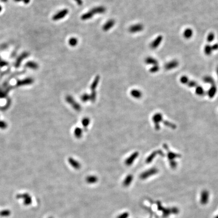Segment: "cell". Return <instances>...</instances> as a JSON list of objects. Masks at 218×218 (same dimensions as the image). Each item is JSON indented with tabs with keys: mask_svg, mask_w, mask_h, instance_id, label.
<instances>
[{
	"mask_svg": "<svg viewBox=\"0 0 218 218\" xmlns=\"http://www.w3.org/2000/svg\"><path fill=\"white\" fill-rule=\"evenodd\" d=\"M158 172H159V170L156 168H151V169L148 170L147 171H144L142 174H141V175L140 176V178L142 179V180L146 179L148 178L149 177H150L153 175H156V174H157L158 173Z\"/></svg>",
	"mask_w": 218,
	"mask_h": 218,
	"instance_id": "obj_1",
	"label": "cell"
},
{
	"mask_svg": "<svg viewBox=\"0 0 218 218\" xmlns=\"http://www.w3.org/2000/svg\"><path fill=\"white\" fill-rule=\"evenodd\" d=\"M163 147L167 152V157L169 162L172 161H175V159L180 158L181 157V156L180 154H176L170 151V150L169 149L168 145L166 144H164Z\"/></svg>",
	"mask_w": 218,
	"mask_h": 218,
	"instance_id": "obj_2",
	"label": "cell"
},
{
	"mask_svg": "<svg viewBox=\"0 0 218 218\" xmlns=\"http://www.w3.org/2000/svg\"><path fill=\"white\" fill-rule=\"evenodd\" d=\"M153 121L154 123L155 128L156 130H159L160 129V123L163 121V115L160 113H157L153 116Z\"/></svg>",
	"mask_w": 218,
	"mask_h": 218,
	"instance_id": "obj_3",
	"label": "cell"
},
{
	"mask_svg": "<svg viewBox=\"0 0 218 218\" xmlns=\"http://www.w3.org/2000/svg\"><path fill=\"white\" fill-rule=\"evenodd\" d=\"M18 199L22 198L23 199V203L25 205H30L32 203V199L28 193L19 194L16 196Z\"/></svg>",
	"mask_w": 218,
	"mask_h": 218,
	"instance_id": "obj_4",
	"label": "cell"
},
{
	"mask_svg": "<svg viewBox=\"0 0 218 218\" xmlns=\"http://www.w3.org/2000/svg\"><path fill=\"white\" fill-rule=\"evenodd\" d=\"M157 155H160L161 156L164 157L165 156L164 153L162 151L159 150H157L154 151V152H153L146 159V163L148 164H150L151 163L153 160L155 159V158L156 157V156Z\"/></svg>",
	"mask_w": 218,
	"mask_h": 218,
	"instance_id": "obj_5",
	"label": "cell"
},
{
	"mask_svg": "<svg viewBox=\"0 0 218 218\" xmlns=\"http://www.w3.org/2000/svg\"><path fill=\"white\" fill-rule=\"evenodd\" d=\"M209 199V192L206 190H204L201 191L200 194V201L202 205H205L208 203Z\"/></svg>",
	"mask_w": 218,
	"mask_h": 218,
	"instance_id": "obj_6",
	"label": "cell"
},
{
	"mask_svg": "<svg viewBox=\"0 0 218 218\" xmlns=\"http://www.w3.org/2000/svg\"><path fill=\"white\" fill-rule=\"evenodd\" d=\"M163 41V36L159 35L150 44V48L153 49H156L160 45Z\"/></svg>",
	"mask_w": 218,
	"mask_h": 218,
	"instance_id": "obj_7",
	"label": "cell"
},
{
	"mask_svg": "<svg viewBox=\"0 0 218 218\" xmlns=\"http://www.w3.org/2000/svg\"><path fill=\"white\" fill-rule=\"evenodd\" d=\"M68 13V10L67 9H63L59 11L57 13H56L55 15H54L53 17V19L54 21L60 20L65 17L67 15Z\"/></svg>",
	"mask_w": 218,
	"mask_h": 218,
	"instance_id": "obj_8",
	"label": "cell"
},
{
	"mask_svg": "<svg viewBox=\"0 0 218 218\" xmlns=\"http://www.w3.org/2000/svg\"><path fill=\"white\" fill-rule=\"evenodd\" d=\"M144 28L143 25L141 24H136L131 26L129 28V31L130 33H134L143 30Z\"/></svg>",
	"mask_w": 218,
	"mask_h": 218,
	"instance_id": "obj_9",
	"label": "cell"
},
{
	"mask_svg": "<svg viewBox=\"0 0 218 218\" xmlns=\"http://www.w3.org/2000/svg\"><path fill=\"white\" fill-rule=\"evenodd\" d=\"M179 65V62L176 60H172L165 65L164 68L167 70H170L176 68Z\"/></svg>",
	"mask_w": 218,
	"mask_h": 218,
	"instance_id": "obj_10",
	"label": "cell"
},
{
	"mask_svg": "<svg viewBox=\"0 0 218 218\" xmlns=\"http://www.w3.org/2000/svg\"><path fill=\"white\" fill-rule=\"evenodd\" d=\"M139 153L138 152H135L133 153L129 157H128L125 161V163L127 166H130L133 164L136 159L138 157Z\"/></svg>",
	"mask_w": 218,
	"mask_h": 218,
	"instance_id": "obj_11",
	"label": "cell"
},
{
	"mask_svg": "<svg viewBox=\"0 0 218 218\" xmlns=\"http://www.w3.org/2000/svg\"><path fill=\"white\" fill-rule=\"evenodd\" d=\"M33 82V80L31 78H26L25 79L22 80H19L17 81V84H16V87L22 86V85H29L31 84Z\"/></svg>",
	"mask_w": 218,
	"mask_h": 218,
	"instance_id": "obj_12",
	"label": "cell"
},
{
	"mask_svg": "<svg viewBox=\"0 0 218 218\" xmlns=\"http://www.w3.org/2000/svg\"><path fill=\"white\" fill-rule=\"evenodd\" d=\"M115 24V21L114 20L111 19L108 20L103 26L102 29L103 31H107L109 29H110L112 27L114 26Z\"/></svg>",
	"mask_w": 218,
	"mask_h": 218,
	"instance_id": "obj_13",
	"label": "cell"
},
{
	"mask_svg": "<svg viewBox=\"0 0 218 218\" xmlns=\"http://www.w3.org/2000/svg\"><path fill=\"white\" fill-rule=\"evenodd\" d=\"M90 11L94 15L95 14H103L105 12L106 9L103 6H98L92 8Z\"/></svg>",
	"mask_w": 218,
	"mask_h": 218,
	"instance_id": "obj_14",
	"label": "cell"
},
{
	"mask_svg": "<svg viewBox=\"0 0 218 218\" xmlns=\"http://www.w3.org/2000/svg\"><path fill=\"white\" fill-rule=\"evenodd\" d=\"M217 91V88L215 84L211 85L210 88L207 91V94L209 98H212L215 95Z\"/></svg>",
	"mask_w": 218,
	"mask_h": 218,
	"instance_id": "obj_15",
	"label": "cell"
},
{
	"mask_svg": "<svg viewBox=\"0 0 218 218\" xmlns=\"http://www.w3.org/2000/svg\"><path fill=\"white\" fill-rule=\"evenodd\" d=\"M145 63L148 65H158V61L155 58L152 57H148L145 59Z\"/></svg>",
	"mask_w": 218,
	"mask_h": 218,
	"instance_id": "obj_16",
	"label": "cell"
},
{
	"mask_svg": "<svg viewBox=\"0 0 218 218\" xmlns=\"http://www.w3.org/2000/svg\"><path fill=\"white\" fill-rule=\"evenodd\" d=\"M133 180V176L132 175H128L125 179H124L123 184L124 187H128L129 186L130 184L131 183L132 181Z\"/></svg>",
	"mask_w": 218,
	"mask_h": 218,
	"instance_id": "obj_17",
	"label": "cell"
},
{
	"mask_svg": "<svg viewBox=\"0 0 218 218\" xmlns=\"http://www.w3.org/2000/svg\"><path fill=\"white\" fill-rule=\"evenodd\" d=\"M25 66L27 68H29L33 70H36L39 68V65L33 61H29L27 62Z\"/></svg>",
	"mask_w": 218,
	"mask_h": 218,
	"instance_id": "obj_18",
	"label": "cell"
},
{
	"mask_svg": "<svg viewBox=\"0 0 218 218\" xmlns=\"http://www.w3.org/2000/svg\"><path fill=\"white\" fill-rule=\"evenodd\" d=\"M29 56V54L27 52H25L24 53H23L21 56L18 58L16 63H15V67H18L20 66V64H21V63L22 62V60L24 59H25L26 58H27L28 56Z\"/></svg>",
	"mask_w": 218,
	"mask_h": 218,
	"instance_id": "obj_19",
	"label": "cell"
},
{
	"mask_svg": "<svg viewBox=\"0 0 218 218\" xmlns=\"http://www.w3.org/2000/svg\"><path fill=\"white\" fill-rule=\"evenodd\" d=\"M193 35V31L190 28H187L185 29L183 32L184 37L186 39H190Z\"/></svg>",
	"mask_w": 218,
	"mask_h": 218,
	"instance_id": "obj_20",
	"label": "cell"
},
{
	"mask_svg": "<svg viewBox=\"0 0 218 218\" xmlns=\"http://www.w3.org/2000/svg\"><path fill=\"white\" fill-rule=\"evenodd\" d=\"M131 95L134 98H140L142 96V92L137 89H133L130 92Z\"/></svg>",
	"mask_w": 218,
	"mask_h": 218,
	"instance_id": "obj_21",
	"label": "cell"
},
{
	"mask_svg": "<svg viewBox=\"0 0 218 218\" xmlns=\"http://www.w3.org/2000/svg\"><path fill=\"white\" fill-rule=\"evenodd\" d=\"M99 76L98 75L96 76L95 78V79H94L93 82L91 84V85L90 86V88L92 90V91H94V90L96 88V87H97L98 83L99 82Z\"/></svg>",
	"mask_w": 218,
	"mask_h": 218,
	"instance_id": "obj_22",
	"label": "cell"
},
{
	"mask_svg": "<svg viewBox=\"0 0 218 218\" xmlns=\"http://www.w3.org/2000/svg\"><path fill=\"white\" fill-rule=\"evenodd\" d=\"M93 15H94V14L92 13V12L91 11H90L83 14L81 16V18L83 20H86L89 19L91 18Z\"/></svg>",
	"mask_w": 218,
	"mask_h": 218,
	"instance_id": "obj_23",
	"label": "cell"
},
{
	"mask_svg": "<svg viewBox=\"0 0 218 218\" xmlns=\"http://www.w3.org/2000/svg\"><path fill=\"white\" fill-rule=\"evenodd\" d=\"M203 80L205 83H209L210 84H211V85H214L215 84V81L213 80V79L209 76H206L203 77Z\"/></svg>",
	"mask_w": 218,
	"mask_h": 218,
	"instance_id": "obj_24",
	"label": "cell"
},
{
	"mask_svg": "<svg viewBox=\"0 0 218 218\" xmlns=\"http://www.w3.org/2000/svg\"><path fill=\"white\" fill-rule=\"evenodd\" d=\"M86 181L88 183L92 184L96 182L97 181V178L94 176H90L86 178Z\"/></svg>",
	"mask_w": 218,
	"mask_h": 218,
	"instance_id": "obj_25",
	"label": "cell"
},
{
	"mask_svg": "<svg viewBox=\"0 0 218 218\" xmlns=\"http://www.w3.org/2000/svg\"><path fill=\"white\" fill-rule=\"evenodd\" d=\"M69 163L71 164V165L73 167H74V168L79 169L80 167L79 163L77 161L74 160V159H72L70 158V159H69Z\"/></svg>",
	"mask_w": 218,
	"mask_h": 218,
	"instance_id": "obj_26",
	"label": "cell"
},
{
	"mask_svg": "<svg viewBox=\"0 0 218 218\" xmlns=\"http://www.w3.org/2000/svg\"><path fill=\"white\" fill-rule=\"evenodd\" d=\"M195 93L199 96H202L205 94V91L202 87L200 86H197L195 89Z\"/></svg>",
	"mask_w": 218,
	"mask_h": 218,
	"instance_id": "obj_27",
	"label": "cell"
},
{
	"mask_svg": "<svg viewBox=\"0 0 218 218\" xmlns=\"http://www.w3.org/2000/svg\"><path fill=\"white\" fill-rule=\"evenodd\" d=\"M212 51H212V49L211 46H210L209 45H206V46L204 47V54H205L206 55H207V56H209V55H210L211 54Z\"/></svg>",
	"mask_w": 218,
	"mask_h": 218,
	"instance_id": "obj_28",
	"label": "cell"
},
{
	"mask_svg": "<svg viewBox=\"0 0 218 218\" xmlns=\"http://www.w3.org/2000/svg\"><path fill=\"white\" fill-rule=\"evenodd\" d=\"M69 44L71 47H75L78 44V40L75 38H72L69 40Z\"/></svg>",
	"mask_w": 218,
	"mask_h": 218,
	"instance_id": "obj_29",
	"label": "cell"
},
{
	"mask_svg": "<svg viewBox=\"0 0 218 218\" xmlns=\"http://www.w3.org/2000/svg\"><path fill=\"white\" fill-rule=\"evenodd\" d=\"M163 122L165 126H167L168 127H170V128H171L172 129H175L176 128V125L173 124V123H171V122H169L168 121H163Z\"/></svg>",
	"mask_w": 218,
	"mask_h": 218,
	"instance_id": "obj_30",
	"label": "cell"
},
{
	"mask_svg": "<svg viewBox=\"0 0 218 218\" xmlns=\"http://www.w3.org/2000/svg\"><path fill=\"white\" fill-rule=\"evenodd\" d=\"M214 39V34L213 32H210L207 36V41L208 43L212 42Z\"/></svg>",
	"mask_w": 218,
	"mask_h": 218,
	"instance_id": "obj_31",
	"label": "cell"
},
{
	"mask_svg": "<svg viewBox=\"0 0 218 218\" xmlns=\"http://www.w3.org/2000/svg\"><path fill=\"white\" fill-rule=\"evenodd\" d=\"M10 214H11V211L8 209L3 210L0 212V215L2 216H9Z\"/></svg>",
	"mask_w": 218,
	"mask_h": 218,
	"instance_id": "obj_32",
	"label": "cell"
},
{
	"mask_svg": "<svg viewBox=\"0 0 218 218\" xmlns=\"http://www.w3.org/2000/svg\"><path fill=\"white\" fill-rule=\"evenodd\" d=\"M189 80L187 76H182L180 78V82L182 83L183 84H185V85L187 84V83L189 81Z\"/></svg>",
	"mask_w": 218,
	"mask_h": 218,
	"instance_id": "obj_33",
	"label": "cell"
},
{
	"mask_svg": "<svg viewBox=\"0 0 218 218\" xmlns=\"http://www.w3.org/2000/svg\"><path fill=\"white\" fill-rule=\"evenodd\" d=\"M160 69V67L159 66V65H154L153 66V67H152L151 68V69H150V71L151 73H156L158 71H159Z\"/></svg>",
	"mask_w": 218,
	"mask_h": 218,
	"instance_id": "obj_34",
	"label": "cell"
},
{
	"mask_svg": "<svg viewBox=\"0 0 218 218\" xmlns=\"http://www.w3.org/2000/svg\"><path fill=\"white\" fill-rule=\"evenodd\" d=\"M186 85H188L189 87H195L198 86V84L196 83V82L193 80H189V81L188 82Z\"/></svg>",
	"mask_w": 218,
	"mask_h": 218,
	"instance_id": "obj_35",
	"label": "cell"
},
{
	"mask_svg": "<svg viewBox=\"0 0 218 218\" xmlns=\"http://www.w3.org/2000/svg\"><path fill=\"white\" fill-rule=\"evenodd\" d=\"M82 133V132L81 129H80V128H78L75 129V130L74 131V134H75L76 137L78 138V137L81 136Z\"/></svg>",
	"mask_w": 218,
	"mask_h": 218,
	"instance_id": "obj_36",
	"label": "cell"
},
{
	"mask_svg": "<svg viewBox=\"0 0 218 218\" xmlns=\"http://www.w3.org/2000/svg\"><path fill=\"white\" fill-rule=\"evenodd\" d=\"M163 212V216L164 217H167L168 216L170 213L171 212V209H168V208H164L163 210H162Z\"/></svg>",
	"mask_w": 218,
	"mask_h": 218,
	"instance_id": "obj_37",
	"label": "cell"
},
{
	"mask_svg": "<svg viewBox=\"0 0 218 218\" xmlns=\"http://www.w3.org/2000/svg\"><path fill=\"white\" fill-rule=\"evenodd\" d=\"M129 216V213L128 212H125L118 215L117 218H128Z\"/></svg>",
	"mask_w": 218,
	"mask_h": 218,
	"instance_id": "obj_38",
	"label": "cell"
},
{
	"mask_svg": "<svg viewBox=\"0 0 218 218\" xmlns=\"http://www.w3.org/2000/svg\"><path fill=\"white\" fill-rule=\"evenodd\" d=\"M81 99L83 100V101H86V100H88V99H90V96L87 94H84L82 97H81Z\"/></svg>",
	"mask_w": 218,
	"mask_h": 218,
	"instance_id": "obj_39",
	"label": "cell"
},
{
	"mask_svg": "<svg viewBox=\"0 0 218 218\" xmlns=\"http://www.w3.org/2000/svg\"><path fill=\"white\" fill-rule=\"evenodd\" d=\"M96 93L95 92V91H92V92H91L90 95V99L91 100L94 101L96 99Z\"/></svg>",
	"mask_w": 218,
	"mask_h": 218,
	"instance_id": "obj_40",
	"label": "cell"
},
{
	"mask_svg": "<svg viewBox=\"0 0 218 218\" xmlns=\"http://www.w3.org/2000/svg\"><path fill=\"white\" fill-rule=\"evenodd\" d=\"M89 122H90L89 119L87 118L83 119V120H82V124L84 126H87V125L89 124Z\"/></svg>",
	"mask_w": 218,
	"mask_h": 218,
	"instance_id": "obj_41",
	"label": "cell"
},
{
	"mask_svg": "<svg viewBox=\"0 0 218 218\" xmlns=\"http://www.w3.org/2000/svg\"><path fill=\"white\" fill-rule=\"evenodd\" d=\"M171 213H173L174 214H177L178 213V212H179V210L177 207H174L171 208Z\"/></svg>",
	"mask_w": 218,
	"mask_h": 218,
	"instance_id": "obj_42",
	"label": "cell"
},
{
	"mask_svg": "<svg viewBox=\"0 0 218 218\" xmlns=\"http://www.w3.org/2000/svg\"><path fill=\"white\" fill-rule=\"evenodd\" d=\"M7 125L6 122L2 121H0V128L5 129L7 127Z\"/></svg>",
	"mask_w": 218,
	"mask_h": 218,
	"instance_id": "obj_43",
	"label": "cell"
},
{
	"mask_svg": "<svg viewBox=\"0 0 218 218\" xmlns=\"http://www.w3.org/2000/svg\"><path fill=\"white\" fill-rule=\"evenodd\" d=\"M169 163H170V165L172 169H175V168L177 167V163L175 161H172V162H169Z\"/></svg>",
	"mask_w": 218,
	"mask_h": 218,
	"instance_id": "obj_44",
	"label": "cell"
},
{
	"mask_svg": "<svg viewBox=\"0 0 218 218\" xmlns=\"http://www.w3.org/2000/svg\"><path fill=\"white\" fill-rule=\"evenodd\" d=\"M7 65V63L6 62H5L3 60H2L0 58V67H4Z\"/></svg>",
	"mask_w": 218,
	"mask_h": 218,
	"instance_id": "obj_45",
	"label": "cell"
},
{
	"mask_svg": "<svg viewBox=\"0 0 218 218\" xmlns=\"http://www.w3.org/2000/svg\"><path fill=\"white\" fill-rule=\"evenodd\" d=\"M212 51H216L218 50V44H215L211 46Z\"/></svg>",
	"mask_w": 218,
	"mask_h": 218,
	"instance_id": "obj_46",
	"label": "cell"
},
{
	"mask_svg": "<svg viewBox=\"0 0 218 218\" xmlns=\"http://www.w3.org/2000/svg\"><path fill=\"white\" fill-rule=\"evenodd\" d=\"M75 1L76 2V3L78 4V5L81 6V5H82L83 2H82V0H75Z\"/></svg>",
	"mask_w": 218,
	"mask_h": 218,
	"instance_id": "obj_47",
	"label": "cell"
},
{
	"mask_svg": "<svg viewBox=\"0 0 218 218\" xmlns=\"http://www.w3.org/2000/svg\"><path fill=\"white\" fill-rule=\"evenodd\" d=\"M23 1L25 4H28L30 2V0H23Z\"/></svg>",
	"mask_w": 218,
	"mask_h": 218,
	"instance_id": "obj_48",
	"label": "cell"
},
{
	"mask_svg": "<svg viewBox=\"0 0 218 218\" xmlns=\"http://www.w3.org/2000/svg\"><path fill=\"white\" fill-rule=\"evenodd\" d=\"M216 73H217V76H218V66H217V68H216Z\"/></svg>",
	"mask_w": 218,
	"mask_h": 218,
	"instance_id": "obj_49",
	"label": "cell"
},
{
	"mask_svg": "<svg viewBox=\"0 0 218 218\" xmlns=\"http://www.w3.org/2000/svg\"><path fill=\"white\" fill-rule=\"evenodd\" d=\"M15 1H16V2H19V1H23V0H14Z\"/></svg>",
	"mask_w": 218,
	"mask_h": 218,
	"instance_id": "obj_50",
	"label": "cell"
},
{
	"mask_svg": "<svg viewBox=\"0 0 218 218\" xmlns=\"http://www.w3.org/2000/svg\"><path fill=\"white\" fill-rule=\"evenodd\" d=\"M2 7L0 6V12H1V11H2Z\"/></svg>",
	"mask_w": 218,
	"mask_h": 218,
	"instance_id": "obj_51",
	"label": "cell"
},
{
	"mask_svg": "<svg viewBox=\"0 0 218 218\" xmlns=\"http://www.w3.org/2000/svg\"><path fill=\"white\" fill-rule=\"evenodd\" d=\"M7 1V0H2V1H3V2H6Z\"/></svg>",
	"mask_w": 218,
	"mask_h": 218,
	"instance_id": "obj_52",
	"label": "cell"
},
{
	"mask_svg": "<svg viewBox=\"0 0 218 218\" xmlns=\"http://www.w3.org/2000/svg\"><path fill=\"white\" fill-rule=\"evenodd\" d=\"M215 218H218V215H216V216L215 217Z\"/></svg>",
	"mask_w": 218,
	"mask_h": 218,
	"instance_id": "obj_53",
	"label": "cell"
},
{
	"mask_svg": "<svg viewBox=\"0 0 218 218\" xmlns=\"http://www.w3.org/2000/svg\"><path fill=\"white\" fill-rule=\"evenodd\" d=\"M49 218H53V217H49Z\"/></svg>",
	"mask_w": 218,
	"mask_h": 218,
	"instance_id": "obj_54",
	"label": "cell"
}]
</instances>
